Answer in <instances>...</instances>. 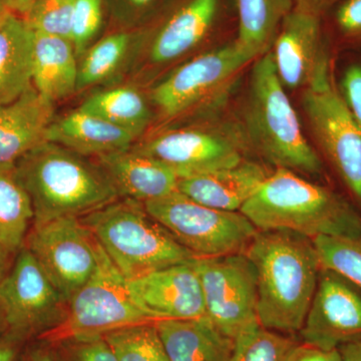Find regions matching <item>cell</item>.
<instances>
[{
  "instance_id": "6da1fadb",
  "label": "cell",
  "mask_w": 361,
  "mask_h": 361,
  "mask_svg": "<svg viewBox=\"0 0 361 361\" xmlns=\"http://www.w3.org/2000/svg\"><path fill=\"white\" fill-rule=\"evenodd\" d=\"M243 253L255 269L261 326L300 331L322 270L312 239L290 230H258Z\"/></svg>"
},
{
  "instance_id": "7a4b0ae2",
  "label": "cell",
  "mask_w": 361,
  "mask_h": 361,
  "mask_svg": "<svg viewBox=\"0 0 361 361\" xmlns=\"http://www.w3.org/2000/svg\"><path fill=\"white\" fill-rule=\"evenodd\" d=\"M16 166L32 201V225L82 218L120 198L99 163L54 142H42Z\"/></svg>"
},
{
  "instance_id": "3957f363",
  "label": "cell",
  "mask_w": 361,
  "mask_h": 361,
  "mask_svg": "<svg viewBox=\"0 0 361 361\" xmlns=\"http://www.w3.org/2000/svg\"><path fill=\"white\" fill-rule=\"evenodd\" d=\"M240 212L258 230H290L310 239L361 234V215L348 201L283 168L268 175Z\"/></svg>"
},
{
  "instance_id": "277c9868",
  "label": "cell",
  "mask_w": 361,
  "mask_h": 361,
  "mask_svg": "<svg viewBox=\"0 0 361 361\" xmlns=\"http://www.w3.org/2000/svg\"><path fill=\"white\" fill-rule=\"evenodd\" d=\"M246 125L254 148L275 167L303 174L322 173V161L304 137L272 52L262 54L252 68Z\"/></svg>"
},
{
  "instance_id": "5b68a950",
  "label": "cell",
  "mask_w": 361,
  "mask_h": 361,
  "mask_svg": "<svg viewBox=\"0 0 361 361\" xmlns=\"http://www.w3.org/2000/svg\"><path fill=\"white\" fill-rule=\"evenodd\" d=\"M80 219L127 281L195 258L141 202L118 198Z\"/></svg>"
},
{
  "instance_id": "8992f818",
  "label": "cell",
  "mask_w": 361,
  "mask_h": 361,
  "mask_svg": "<svg viewBox=\"0 0 361 361\" xmlns=\"http://www.w3.org/2000/svg\"><path fill=\"white\" fill-rule=\"evenodd\" d=\"M144 206L196 258L243 253L258 231L240 211L216 210L178 191Z\"/></svg>"
},
{
  "instance_id": "52a82bcc",
  "label": "cell",
  "mask_w": 361,
  "mask_h": 361,
  "mask_svg": "<svg viewBox=\"0 0 361 361\" xmlns=\"http://www.w3.org/2000/svg\"><path fill=\"white\" fill-rule=\"evenodd\" d=\"M329 61L303 92L316 140L361 206V130L330 77Z\"/></svg>"
},
{
  "instance_id": "ba28073f",
  "label": "cell",
  "mask_w": 361,
  "mask_h": 361,
  "mask_svg": "<svg viewBox=\"0 0 361 361\" xmlns=\"http://www.w3.org/2000/svg\"><path fill=\"white\" fill-rule=\"evenodd\" d=\"M0 303L7 332L25 341L52 336L68 318V301L25 246L0 283Z\"/></svg>"
},
{
  "instance_id": "9c48e42d",
  "label": "cell",
  "mask_w": 361,
  "mask_h": 361,
  "mask_svg": "<svg viewBox=\"0 0 361 361\" xmlns=\"http://www.w3.org/2000/svg\"><path fill=\"white\" fill-rule=\"evenodd\" d=\"M200 278L206 316L229 338L260 324L257 317V281L244 253L193 258Z\"/></svg>"
},
{
  "instance_id": "30bf717a",
  "label": "cell",
  "mask_w": 361,
  "mask_h": 361,
  "mask_svg": "<svg viewBox=\"0 0 361 361\" xmlns=\"http://www.w3.org/2000/svg\"><path fill=\"white\" fill-rule=\"evenodd\" d=\"M148 322L151 320L133 302L127 279L99 244L96 270L71 297L65 324L49 337L56 341L71 336H104L120 327Z\"/></svg>"
},
{
  "instance_id": "8fae6325",
  "label": "cell",
  "mask_w": 361,
  "mask_h": 361,
  "mask_svg": "<svg viewBox=\"0 0 361 361\" xmlns=\"http://www.w3.org/2000/svg\"><path fill=\"white\" fill-rule=\"evenodd\" d=\"M25 247L66 301L96 270L99 243L77 217L32 225Z\"/></svg>"
},
{
  "instance_id": "7c38bea8",
  "label": "cell",
  "mask_w": 361,
  "mask_h": 361,
  "mask_svg": "<svg viewBox=\"0 0 361 361\" xmlns=\"http://www.w3.org/2000/svg\"><path fill=\"white\" fill-rule=\"evenodd\" d=\"M257 56L238 42L201 54L157 85L152 97L161 113L179 116L217 92Z\"/></svg>"
},
{
  "instance_id": "4fadbf2b",
  "label": "cell",
  "mask_w": 361,
  "mask_h": 361,
  "mask_svg": "<svg viewBox=\"0 0 361 361\" xmlns=\"http://www.w3.org/2000/svg\"><path fill=\"white\" fill-rule=\"evenodd\" d=\"M299 334L302 343L325 351L361 337V296L348 280L322 268Z\"/></svg>"
},
{
  "instance_id": "5bb4252c",
  "label": "cell",
  "mask_w": 361,
  "mask_h": 361,
  "mask_svg": "<svg viewBox=\"0 0 361 361\" xmlns=\"http://www.w3.org/2000/svg\"><path fill=\"white\" fill-rule=\"evenodd\" d=\"M191 261L128 280L133 302L149 320L194 319L206 315L200 278Z\"/></svg>"
},
{
  "instance_id": "9a60e30c",
  "label": "cell",
  "mask_w": 361,
  "mask_h": 361,
  "mask_svg": "<svg viewBox=\"0 0 361 361\" xmlns=\"http://www.w3.org/2000/svg\"><path fill=\"white\" fill-rule=\"evenodd\" d=\"M135 149L165 164L179 179L234 167L242 161L238 148L229 139L200 130H170Z\"/></svg>"
},
{
  "instance_id": "2e32d148",
  "label": "cell",
  "mask_w": 361,
  "mask_h": 361,
  "mask_svg": "<svg viewBox=\"0 0 361 361\" xmlns=\"http://www.w3.org/2000/svg\"><path fill=\"white\" fill-rule=\"evenodd\" d=\"M322 39L317 9L298 6L285 16L272 52L278 77L284 87H306L329 61Z\"/></svg>"
},
{
  "instance_id": "e0dca14e",
  "label": "cell",
  "mask_w": 361,
  "mask_h": 361,
  "mask_svg": "<svg viewBox=\"0 0 361 361\" xmlns=\"http://www.w3.org/2000/svg\"><path fill=\"white\" fill-rule=\"evenodd\" d=\"M54 120V103L32 85L20 97L0 106V163L18 159L45 142Z\"/></svg>"
},
{
  "instance_id": "ac0fdd59",
  "label": "cell",
  "mask_w": 361,
  "mask_h": 361,
  "mask_svg": "<svg viewBox=\"0 0 361 361\" xmlns=\"http://www.w3.org/2000/svg\"><path fill=\"white\" fill-rule=\"evenodd\" d=\"M97 163L122 198L144 204L177 191L179 178L174 171L137 149L97 157Z\"/></svg>"
},
{
  "instance_id": "d6986e66",
  "label": "cell",
  "mask_w": 361,
  "mask_h": 361,
  "mask_svg": "<svg viewBox=\"0 0 361 361\" xmlns=\"http://www.w3.org/2000/svg\"><path fill=\"white\" fill-rule=\"evenodd\" d=\"M267 171L254 161L178 180L177 191L216 210L237 212L268 177Z\"/></svg>"
},
{
  "instance_id": "ffe728a7",
  "label": "cell",
  "mask_w": 361,
  "mask_h": 361,
  "mask_svg": "<svg viewBox=\"0 0 361 361\" xmlns=\"http://www.w3.org/2000/svg\"><path fill=\"white\" fill-rule=\"evenodd\" d=\"M137 137L129 130L78 109L58 120L54 118L47 129L45 141L82 156L99 157L130 149Z\"/></svg>"
},
{
  "instance_id": "44dd1931",
  "label": "cell",
  "mask_w": 361,
  "mask_h": 361,
  "mask_svg": "<svg viewBox=\"0 0 361 361\" xmlns=\"http://www.w3.org/2000/svg\"><path fill=\"white\" fill-rule=\"evenodd\" d=\"M169 361H232L234 341L207 316L156 322Z\"/></svg>"
},
{
  "instance_id": "7402d4cb",
  "label": "cell",
  "mask_w": 361,
  "mask_h": 361,
  "mask_svg": "<svg viewBox=\"0 0 361 361\" xmlns=\"http://www.w3.org/2000/svg\"><path fill=\"white\" fill-rule=\"evenodd\" d=\"M77 52L71 39L33 32L32 85L52 103L78 90Z\"/></svg>"
},
{
  "instance_id": "603a6c76",
  "label": "cell",
  "mask_w": 361,
  "mask_h": 361,
  "mask_svg": "<svg viewBox=\"0 0 361 361\" xmlns=\"http://www.w3.org/2000/svg\"><path fill=\"white\" fill-rule=\"evenodd\" d=\"M33 32L23 18L9 11L0 18V106L32 85Z\"/></svg>"
},
{
  "instance_id": "cb8c5ba5",
  "label": "cell",
  "mask_w": 361,
  "mask_h": 361,
  "mask_svg": "<svg viewBox=\"0 0 361 361\" xmlns=\"http://www.w3.org/2000/svg\"><path fill=\"white\" fill-rule=\"evenodd\" d=\"M218 4L219 0H192L182 7L154 40L152 61L168 63L194 49L212 25Z\"/></svg>"
},
{
  "instance_id": "d4e9b609",
  "label": "cell",
  "mask_w": 361,
  "mask_h": 361,
  "mask_svg": "<svg viewBox=\"0 0 361 361\" xmlns=\"http://www.w3.org/2000/svg\"><path fill=\"white\" fill-rule=\"evenodd\" d=\"M35 214L16 163H0V244L16 254L25 246Z\"/></svg>"
},
{
  "instance_id": "484cf974",
  "label": "cell",
  "mask_w": 361,
  "mask_h": 361,
  "mask_svg": "<svg viewBox=\"0 0 361 361\" xmlns=\"http://www.w3.org/2000/svg\"><path fill=\"white\" fill-rule=\"evenodd\" d=\"M237 42L255 56L268 51L282 20L292 11V0H237Z\"/></svg>"
},
{
  "instance_id": "4316f807",
  "label": "cell",
  "mask_w": 361,
  "mask_h": 361,
  "mask_svg": "<svg viewBox=\"0 0 361 361\" xmlns=\"http://www.w3.org/2000/svg\"><path fill=\"white\" fill-rule=\"evenodd\" d=\"M78 109L129 130L137 137L146 130L151 120V111L146 99L130 87L97 92L87 97Z\"/></svg>"
},
{
  "instance_id": "83f0119b",
  "label": "cell",
  "mask_w": 361,
  "mask_h": 361,
  "mask_svg": "<svg viewBox=\"0 0 361 361\" xmlns=\"http://www.w3.org/2000/svg\"><path fill=\"white\" fill-rule=\"evenodd\" d=\"M103 336L116 361H169L156 322L127 325Z\"/></svg>"
},
{
  "instance_id": "f1b7e54d",
  "label": "cell",
  "mask_w": 361,
  "mask_h": 361,
  "mask_svg": "<svg viewBox=\"0 0 361 361\" xmlns=\"http://www.w3.org/2000/svg\"><path fill=\"white\" fill-rule=\"evenodd\" d=\"M130 42L127 33H114L87 49L78 63V90L99 84L111 77L123 63Z\"/></svg>"
},
{
  "instance_id": "f546056e",
  "label": "cell",
  "mask_w": 361,
  "mask_h": 361,
  "mask_svg": "<svg viewBox=\"0 0 361 361\" xmlns=\"http://www.w3.org/2000/svg\"><path fill=\"white\" fill-rule=\"evenodd\" d=\"M299 342L260 324L234 341L232 361H288Z\"/></svg>"
},
{
  "instance_id": "4dcf8cb0",
  "label": "cell",
  "mask_w": 361,
  "mask_h": 361,
  "mask_svg": "<svg viewBox=\"0 0 361 361\" xmlns=\"http://www.w3.org/2000/svg\"><path fill=\"white\" fill-rule=\"evenodd\" d=\"M320 265L361 288V234L357 236H318L312 239Z\"/></svg>"
},
{
  "instance_id": "1f68e13d",
  "label": "cell",
  "mask_w": 361,
  "mask_h": 361,
  "mask_svg": "<svg viewBox=\"0 0 361 361\" xmlns=\"http://www.w3.org/2000/svg\"><path fill=\"white\" fill-rule=\"evenodd\" d=\"M75 0H37L23 20L33 32L71 39Z\"/></svg>"
},
{
  "instance_id": "d6a6232c",
  "label": "cell",
  "mask_w": 361,
  "mask_h": 361,
  "mask_svg": "<svg viewBox=\"0 0 361 361\" xmlns=\"http://www.w3.org/2000/svg\"><path fill=\"white\" fill-rule=\"evenodd\" d=\"M52 341L56 361H116L103 336H71Z\"/></svg>"
},
{
  "instance_id": "836d02e7",
  "label": "cell",
  "mask_w": 361,
  "mask_h": 361,
  "mask_svg": "<svg viewBox=\"0 0 361 361\" xmlns=\"http://www.w3.org/2000/svg\"><path fill=\"white\" fill-rule=\"evenodd\" d=\"M103 20L102 0H75L71 20V40L82 56L97 35Z\"/></svg>"
},
{
  "instance_id": "e575fe53",
  "label": "cell",
  "mask_w": 361,
  "mask_h": 361,
  "mask_svg": "<svg viewBox=\"0 0 361 361\" xmlns=\"http://www.w3.org/2000/svg\"><path fill=\"white\" fill-rule=\"evenodd\" d=\"M341 96L361 130V63L348 66L341 80Z\"/></svg>"
},
{
  "instance_id": "d590c367",
  "label": "cell",
  "mask_w": 361,
  "mask_h": 361,
  "mask_svg": "<svg viewBox=\"0 0 361 361\" xmlns=\"http://www.w3.org/2000/svg\"><path fill=\"white\" fill-rule=\"evenodd\" d=\"M336 21L342 35L361 37V0H344L337 9Z\"/></svg>"
},
{
  "instance_id": "8d00e7d4",
  "label": "cell",
  "mask_w": 361,
  "mask_h": 361,
  "mask_svg": "<svg viewBox=\"0 0 361 361\" xmlns=\"http://www.w3.org/2000/svg\"><path fill=\"white\" fill-rule=\"evenodd\" d=\"M288 361H342L338 349L325 351L307 344L299 343Z\"/></svg>"
},
{
  "instance_id": "74e56055",
  "label": "cell",
  "mask_w": 361,
  "mask_h": 361,
  "mask_svg": "<svg viewBox=\"0 0 361 361\" xmlns=\"http://www.w3.org/2000/svg\"><path fill=\"white\" fill-rule=\"evenodd\" d=\"M25 342L9 332L0 336V361H20Z\"/></svg>"
},
{
  "instance_id": "f35d334b",
  "label": "cell",
  "mask_w": 361,
  "mask_h": 361,
  "mask_svg": "<svg viewBox=\"0 0 361 361\" xmlns=\"http://www.w3.org/2000/svg\"><path fill=\"white\" fill-rule=\"evenodd\" d=\"M20 361H56L54 341L44 342L26 351Z\"/></svg>"
},
{
  "instance_id": "ab89813d",
  "label": "cell",
  "mask_w": 361,
  "mask_h": 361,
  "mask_svg": "<svg viewBox=\"0 0 361 361\" xmlns=\"http://www.w3.org/2000/svg\"><path fill=\"white\" fill-rule=\"evenodd\" d=\"M342 361H361V337L338 348Z\"/></svg>"
},
{
  "instance_id": "60d3db41",
  "label": "cell",
  "mask_w": 361,
  "mask_h": 361,
  "mask_svg": "<svg viewBox=\"0 0 361 361\" xmlns=\"http://www.w3.org/2000/svg\"><path fill=\"white\" fill-rule=\"evenodd\" d=\"M16 254L13 253L0 244V283L6 278L13 264Z\"/></svg>"
},
{
  "instance_id": "b9f144b4",
  "label": "cell",
  "mask_w": 361,
  "mask_h": 361,
  "mask_svg": "<svg viewBox=\"0 0 361 361\" xmlns=\"http://www.w3.org/2000/svg\"><path fill=\"white\" fill-rule=\"evenodd\" d=\"M37 0H6L9 9L18 16H25Z\"/></svg>"
},
{
  "instance_id": "7bdbcfd3",
  "label": "cell",
  "mask_w": 361,
  "mask_h": 361,
  "mask_svg": "<svg viewBox=\"0 0 361 361\" xmlns=\"http://www.w3.org/2000/svg\"><path fill=\"white\" fill-rule=\"evenodd\" d=\"M297 1H298V6L317 9L322 4H327V2L331 1V0H297Z\"/></svg>"
},
{
  "instance_id": "ee69618b",
  "label": "cell",
  "mask_w": 361,
  "mask_h": 361,
  "mask_svg": "<svg viewBox=\"0 0 361 361\" xmlns=\"http://www.w3.org/2000/svg\"><path fill=\"white\" fill-rule=\"evenodd\" d=\"M7 330H8V329H7L6 314H4V308H2L1 303H0V336L6 334Z\"/></svg>"
},
{
  "instance_id": "f6af8a7d",
  "label": "cell",
  "mask_w": 361,
  "mask_h": 361,
  "mask_svg": "<svg viewBox=\"0 0 361 361\" xmlns=\"http://www.w3.org/2000/svg\"><path fill=\"white\" fill-rule=\"evenodd\" d=\"M11 11L9 9L8 4H7L6 0H0V18H4L6 13Z\"/></svg>"
},
{
  "instance_id": "bcb514c9",
  "label": "cell",
  "mask_w": 361,
  "mask_h": 361,
  "mask_svg": "<svg viewBox=\"0 0 361 361\" xmlns=\"http://www.w3.org/2000/svg\"><path fill=\"white\" fill-rule=\"evenodd\" d=\"M132 4H135V6H146V4H149V2L153 1V0H130Z\"/></svg>"
}]
</instances>
